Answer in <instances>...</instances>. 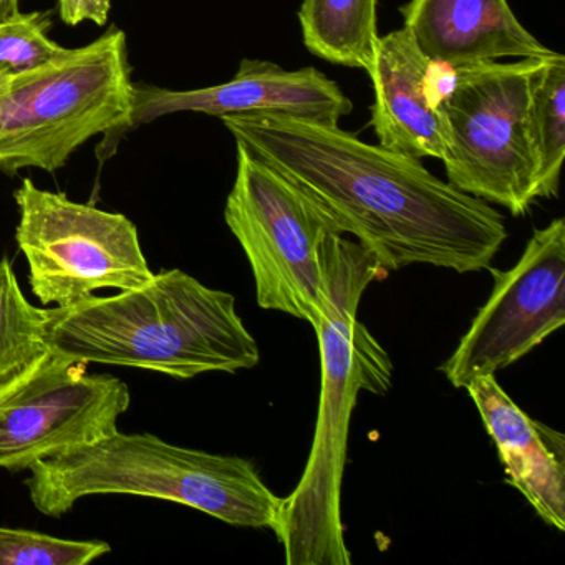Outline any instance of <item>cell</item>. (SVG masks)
Returning <instances> with one entry per match:
<instances>
[{
	"mask_svg": "<svg viewBox=\"0 0 565 565\" xmlns=\"http://www.w3.org/2000/svg\"><path fill=\"white\" fill-rule=\"evenodd\" d=\"M87 365L52 353L0 398V468L22 471L118 431L130 390L115 375H90Z\"/></svg>",
	"mask_w": 565,
	"mask_h": 565,
	"instance_id": "10",
	"label": "cell"
},
{
	"mask_svg": "<svg viewBox=\"0 0 565 565\" xmlns=\"http://www.w3.org/2000/svg\"><path fill=\"white\" fill-rule=\"evenodd\" d=\"M21 213L15 239L44 306H71L102 289H138L153 279L134 221L24 178L14 193Z\"/></svg>",
	"mask_w": 565,
	"mask_h": 565,
	"instance_id": "8",
	"label": "cell"
},
{
	"mask_svg": "<svg viewBox=\"0 0 565 565\" xmlns=\"http://www.w3.org/2000/svg\"><path fill=\"white\" fill-rule=\"evenodd\" d=\"M110 551L104 541H71L28 529L0 527V565H85Z\"/></svg>",
	"mask_w": 565,
	"mask_h": 565,
	"instance_id": "18",
	"label": "cell"
},
{
	"mask_svg": "<svg viewBox=\"0 0 565 565\" xmlns=\"http://www.w3.org/2000/svg\"><path fill=\"white\" fill-rule=\"evenodd\" d=\"M14 77L15 75H9L6 74V72H0V95L4 94V92L11 87Z\"/></svg>",
	"mask_w": 565,
	"mask_h": 565,
	"instance_id": "22",
	"label": "cell"
},
{
	"mask_svg": "<svg viewBox=\"0 0 565 565\" xmlns=\"http://www.w3.org/2000/svg\"><path fill=\"white\" fill-rule=\"evenodd\" d=\"M181 111L217 118L282 115L339 125L340 118L352 114L353 104L335 82L317 68L287 71L273 62L244 58L236 77L214 87L168 90L134 82V105L127 134Z\"/></svg>",
	"mask_w": 565,
	"mask_h": 565,
	"instance_id": "11",
	"label": "cell"
},
{
	"mask_svg": "<svg viewBox=\"0 0 565 565\" xmlns=\"http://www.w3.org/2000/svg\"><path fill=\"white\" fill-rule=\"evenodd\" d=\"M21 12V0H0V22L9 21Z\"/></svg>",
	"mask_w": 565,
	"mask_h": 565,
	"instance_id": "21",
	"label": "cell"
},
{
	"mask_svg": "<svg viewBox=\"0 0 565 565\" xmlns=\"http://www.w3.org/2000/svg\"><path fill=\"white\" fill-rule=\"evenodd\" d=\"M399 12L419 51L455 68L555 54L518 21L508 0H409Z\"/></svg>",
	"mask_w": 565,
	"mask_h": 565,
	"instance_id": "13",
	"label": "cell"
},
{
	"mask_svg": "<svg viewBox=\"0 0 565 565\" xmlns=\"http://www.w3.org/2000/svg\"><path fill=\"white\" fill-rule=\"evenodd\" d=\"M51 355L47 310L25 299L11 260L4 257L0 260V398Z\"/></svg>",
	"mask_w": 565,
	"mask_h": 565,
	"instance_id": "16",
	"label": "cell"
},
{
	"mask_svg": "<svg viewBox=\"0 0 565 565\" xmlns=\"http://www.w3.org/2000/svg\"><path fill=\"white\" fill-rule=\"evenodd\" d=\"M29 469V494L49 518L67 514L87 495L131 494L190 505L236 527L273 531L282 505L249 459L183 448L154 435L117 431Z\"/></svg>",
	"mask_w": 565,
	"mask_h": 565,
	"instance_id": "4",
	"label": "cell"
},
{
	"mask_svg": "<svg viewBox=\"0 0 565 565\" xmlns=\"http://www.w3.org/2000/svg\"><path fill=\"white\" fill-rule=\"evenodd\" d=\"M47 340L62 359L153 370L178 380L260 362L234 296L180 269L161 270L117 296L47 309Z\"/></svg>",
	"mask_w": 565,
	"mask_h": 565,
	"instance_id": "2",
	"label": "cell"
},
{
	"mask_svg": "<svg viewBox=\"0 0 565 565\" xmlns=\"http://www.w3.org/2000/svg\"><path fill=\"white\" fill-rule=\"evenodd\" d=\"M236 147L224 220L249 260L257 303L317 327L323 316L322 247L342 233L299 184Z\"/></svg>",
	"mask_w": 565,
	"mask_h": 565,
	"instance_id": "6",
	"label": "cell"
},
{
	"mask_svg": "<svg viewBox=\"0 0 565 565\" xmlns=\"http://www.w3.org/2000/svg\"><path fill=\"white\" fill-rule=\"evenodd\" d=\"M491 296L441 366L456 388L524 359L565 323V221L535 230L508 270L491 269Z\"/></svg>",
	"mask_w": 565,
	"mask_h": 565,
	"instance_id": "9",
	"label": "cell"
},
{
	"mask_svg": "<svg viewBox=\"0 0 565 565\" xmlns=\"http://www.w3.org/2000/svg\"><path fill=\"white\" fill-rule=\"evenodd\" d=\"M426 57L405 28L379 38L372 78V127L388 150L445 161L451 151L448 110L428 85Z\"/></svg>",
	"mask_w": 565,
	"mask_h": 565,
	"instance_id": "12",
	"label": "cell"
},
{
	"mask_svg": "<svg viewBox=\"0 0 565 565\" xmlns=\"http://www.w3.org/2000/svg\"><path fill=\"white\" fill-rule=\"evenodd\" d=\"M51 28L49 12H19L0 22V72L24 75L61 57L67 49L49 38Z\"/></svg>",
	"mask_w": 565,
	"mask_h": 565,
	"instance_id": "19",
	"label": "cell"
},
{
	"mask_svg": "<svg viewBox=\"0 0 565 565\" xmlns=\"http://www.w3.org/2000/svg\"><path fill=\"white\" fill-rule=\"evenodd\" d=\"M323 316L320 399L309 461L297 488L282 498L274 534L287 565H350L342 522V482L350 419L365 386L355 349L356 310L366 287L385 273L359 243L332 234L322 247Z\"/></svg>",
	"mask_w": 565,
	"mask_h": 565,
	"instance_id": "3",
	"label": "cell"
},
{
	"mask_svg": "<svg viewBox=\"0 0 565 565\" xmlns=\"http://www.w3.org/2000/svg\"><path fill=\"white\" fill-rule=\"evenodd\" d=\"M545 58L458 68L449 98L451 151L443 161L448 183L486 203L524 216L537 201L529 140L532 78Z\"/></svg>",
	"mask_w": 565,
	"mask_h": 565,
	"instance_id": "7",
	"label": "cell"
},
{
	"mask_svg": "<svg viewBox=\"0 0 565 565\" xmlns=\"http://www.w3.org/2000/svg\"><path fill=\"white\" fill-rule=\"evenodd\" d=\"M529 140L537 174V200L555 198L565 154V57L555 52L532 78Z\"/></svg>",
	"mask_w": 565,
	"mask_h": 565,
	"instance_id": "17",
	"label": "cell"
},
{
	"mask_svg": "<svg viewBox=\"0 0 565 565\" xmlns=\"http://www.w3.org/2000/svg\"><path fill=\"white\" fill-rule=\"evenodd\" d=\"M466 390L498 448L509 484L527 499L545 524L564 531V435L522 412L495 375L472 380Z\"/></svg>",
	"mask_w": 565,
	"mask_h": 565,
	"instance_id": "14",
	"label": "cell"
},
{
	"mask_svg": "<svg viewBox=\"0 0 565 565\" xmlns=\"http://www.w3.org/2000/svg\"><path fill=\"white\" fill-rule=\"evenodd\" d=\"M299 22L310 54L372 75L380 38L376 0H303Z\"/></svg>",
	"mask_w": 565,
	"mask_h": 565,
	"instance_id": "15",
	"label": "cell"
},
{
	"mask_svg": "<svg viewBox=\"0 0 565 565\" xmlns=\"http://www.w3.org/2000/svg\"><path fill=\"white\" fill-rule=\"evenodd\" d=\"M236 143L286 174L353 234L385 270L413 264L489 269L504 217L426 170L418 158L365 143L339 125L282 115L221 118Z\"/></svg>",
	"mask_w": 565,
	"mask_h": 565,
	"instance_id": "1",
	"label": "cell"
},
{
	"mask_svg": "<svg viewBox=\"0 0 565 565\" xmlns=\"http://www.w3.org/2000/svg\"><path fill=\"white\" fill-rule=\"evenodd\" d=\"M111 0H58V15L67 25L90 21L105 25L110 18Z\"/></svg>",
	"mask_w": 565,
	"mask_h": 565,
	"instance_id": "20",
	"label": "cell"
},
{
	"mask_svg": "<svg viewBox=\"0 0 565 565\" xmlns=\"http://www.w3.org/2000/svg\"><path fill=\"white\" fill-rule=\"evenodd\" d=\"M131 105L134 81L121 29L15 75L0 95V173L14 177L25 168L55 173L97 135H104L98 158L107 160L127 135Z\"/></svg>",
	"mask_w": 565,
	"mask_h": 565,
	"instance_id": "5",
	"label": "cell"
}]
</instances>
